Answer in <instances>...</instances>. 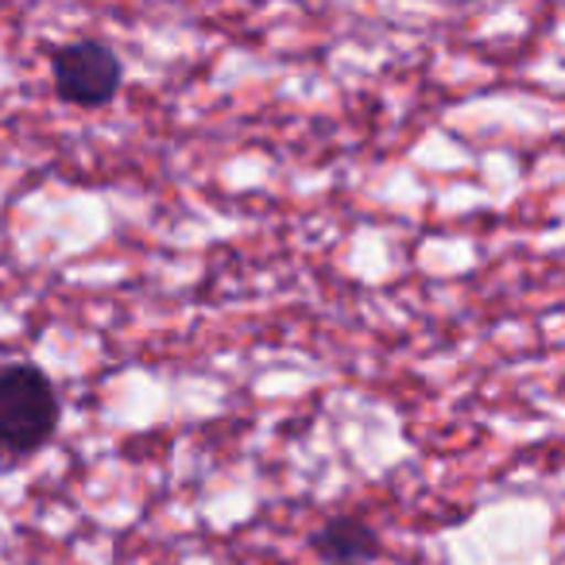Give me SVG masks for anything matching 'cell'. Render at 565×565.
<instances>
[{
    "instance_id": "cell-1",
    "label": "cell",
    "mask_w": 565,
    "mask_h": 565,
    "mask_svg": "<svg viewBox=\"0 0 565 565\" xmlns=\"http://www.w3.org/2000/svg\"><path fill=\"white\" fill-rule=\"evenodd\" d=\"M63 423L58 387L40 364L17 361L0 369V457L28 461L47 449Z\"/></svg>"
},
{
    "instance_id": "cell-3",
    "label": "cell",
    "mask_w": 565,
    "mask_h": 565,
    "mask_svg": "<svg viewBox=\"0 0 565 565\" xmlns=\"http://www.w3.org/2000/svg\"><path fill=\"white\" fill-rule=\"evenodd\" d=\"M310 550L322 565H372L380 557V534L361 515H330L315 526Z\"/></svg>"
},
{
    "instance_id": "cell-2",
    "label": "cell",
    "mask_w": 565,
    "mask_h": 565,
    "mask_svg": "<svg viewBox=\"0 0 565 565\" xmlns=\"http://www.w3.org/2000/svg\"><path fill=\"white\" fill-rule=\"evenodd\" d=\"M51 86L74 109H105L125 86V63L102 40H74L51 51Z\"/></svg>"
}]
</instances>
